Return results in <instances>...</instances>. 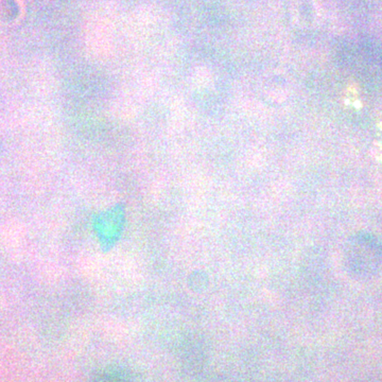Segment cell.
Masks as SVG:
<instances>
[{
    "label": "cell",
    "instance_id": "1",
    "mask_svg": "<svg viewBox=\"0 0 382 382\" xmlns=\"http://www.w3.org/2000/svg\"><path fill=\"white\" fill-rule=\"evenodd\" d=\"M93 382H126L122 378L115 375H103Z\"/></svg>",
    "mask_w": 382,
    "mask_h": 382
}]
</instances>
